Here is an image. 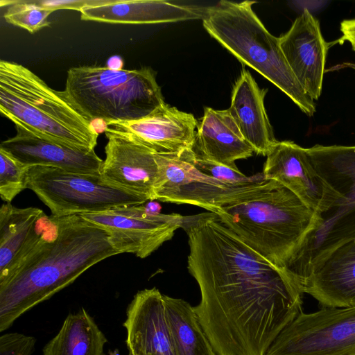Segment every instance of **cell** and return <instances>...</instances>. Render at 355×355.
I'll return each mask as SVG.
<instances>
[{"label": "cell", "mask_w": 355, "mask_h": 355, "mask_svg": "<svg viewBox=\"0 0 355 355\" xmlns=\"http://www.w3.org/2000/svg\"><path fill=\"white\" fill-rule=\"evenodd\" d=\"M187 268L201 294L193 306L217 355H266L302 311L303 291L284 268L206 212L187 216Z\"/></svg>", "instance_id": "cell-1"}, {"label": "cell", "mask_w": 355, "mask_h": 355, "mask_svg": "<svg viewBox=\"0 0 355 355\" xmlns=\"http://www.w3.org/2000/svg\"><path fill=\"white\" fill-rule=\"evenodd\" d=\"M118 254L107 232L80 215L56 217L43 212L19 252L0 272V332L94 265Z\"/></svg>", "instance_id": "cell-2"}, {"label": "cell", "mask_w": 355, "mask_h": 355, "mask_svg": "<svg viewBox=\"0 0 355 355\" xmlns=\"http://www.w3.org/2000/svg\"><path fill=\"white\" fill-rule=\"evenodd\" d=\"M210 212L251 248L282 268L315 220L314 210L274 180H267Z\"/></svg>", "instance_id": "cell-3"}, {"label": "cell", "mask_w": 355, "mask_h": 355, "mask_svg": "<svg viewBox=\"0 0 355 355\" xmlns=\"http://www.w3.org/2000/svg\"><path fill=\"white\" fill-rule=\"evenodd\" d=\"M306 151L324 194L313 228L285 264L300 286L326 255L355 239V146L315 144Z\"/></svg>", "instance_id": "cell-4"}, {"label": "cell", "mask_w": 355, "mask_h": 355, "mask_svg": "<svg viewBox=\"0 0 355 355\" xmlns=\"http://www.w3.org/2000/svg\"><path fill=\"white\" fill-rule=\"evenodd\" d=\"M0 111L15 125L74 148L94 150L98 133L65 98L29 69L0 62Z\"/></svg>", "instance_id": "cell-5"}, {"label": "cell", "mask_w": 355, "mask_h": 355, "mask_svg": "<svg viewBox=\"0 0 355 355\" xmlns=\"http://www.w3.org/2000/svg\"><path fill=\"white\" fill-rule=\"evenodd\" d=\"M256 1L223 0L207 7L202 18L207 33L241 62L254 69L285 93L306 115L316 112L282 51L279 37L268 31L252 9Z\"/></svg>", "instance_id": "cell-6"}, {"label": "cell", "mask_w": 355, "mask_h": 355, "mask_svg": "<svg viewBox=\"0 0 355 355\" xmlns=\"http://www.w3.org/2000/svg\"><path fill=\"white\" fill-rule=\"evenodd\" d=\"M62 93L89 122L102 120L107 125L142 119L165 103L155 73L149 67H71Z\"/></svg>", "instance_id": "cell-7"}, {"label": "cell", "mask_w": 355, "mask_h": 355, "mask_svg": "<svg viewBox=\"0 0 355 355\" xmlns=\"http://www.w3.org/2000/svg\"><path fill=\"white\" fill-rule=\"evenodd\" d=\"M26 187L56 217L99 213L147 202L107 183L100 174L72 173L46 166L28 168Z\"/></svg>", "instance_id": "cell-8"}, {"label": "cell", "mask_w": 355, "mask_h": 355, "mask_svg": "<svg viewBox=\"0 0 355 355\" xmlns=\"http://www.w3.org/2000/svg\"><path fill=\"white\" fill-rule=\"evenodd\" d=\"M355 354V306L302 311L277 336L266 355Z\"/></svg>", "instance_id": "cell-9"}, {"label": "cell", "mask_w": 355, "mask_h": 355, "mask_svg": "<svg viewBox=\"0 0 355 355\" xmlns=\"http://www.w3.org/2000/svg\"><path fill=\"white\" fill-rule=\"evenodd\" d=\"M193 148L177 154H155L158 172L153 200L192 205L211 211L261 184L235 187L207 175L193 165Z\"/></svg>", "instance_id": "cell-10"}, {"label": "cell", "mask_w": 355, "mask_h": 355, "mask_svg": "<svg viewBox=\"0 0 355 355\" xmlns=\"http://www.w3.org/2000/svg\"><path fill=\"white\" fill-rule=\"evenodd\" d=\"M80 216L104 230L119 254L133 253L141 259L171 239L184 220L178 214L152 213L144 204Z\"/></svg>", "instance_id": "cell-11"}, {"label": "cell", "mask_w": 355, "mask_h": 355, "mask_svg": "<svg viewBox=\"0 0 355 355\" xmlns=\"http://www.w3.org/2000/svg\"><path fill=\"white\" fill-rule=\"evenodd\" d=\"M101 175L107 183L153 200V188L158 172L155 153L129 136L107 126Z\"/></svg>", "instance_id": "cell-12"}, {"label": "cell", "mask_w": 355, "mask_h": 355, "mask_svg": "<svg viewBox=\"0 0 355 355\" xmlns=\"http://www.w3.org/2000/svg\"><path fill=\"white\" fill-rule=\"evenodd\" d=\"M279 40L297 80L313 101L318 100L321 94L328 49L318 20L305 8Z\"/></svg>", "instance_id": "cell-13"}, {"label": "cell", "mask_w": 355, "mask_h": 355, "mask_svg": "<svg viewBox=\"0 0 355 355\" xmlns=\"http://www.w3.org/2000/svg\"><path fill=\"white\" fill-rule=\"evenodd\" d=\"M107 126L150 149L155 154H177L193 149L198 122L192 114L166 103L137 121L113 122Z\"/></svg>", "instance_id": "cell-14"}, {"label": "cell", "mask_w": 355, "mask_h": 355, "mask_svg": "<svg viewBox=\"0 0 355 355\" xmlns=\"http://www.w3.org/2000/svg\"><path fill=\"white\" fill-rule=\"evenodd\" d=\"M129 355H175L164 295L156 288L138 291L129 304L126 319Z\"/></svg>", "instance_id": "cell-15"}, {"label": "cell", "mask_w": 355, "mask_h": 355, "mask_svg": "<svg viewBox=\"0 0 355 355\" xmlns=\"http://www.w3.org/2000/svg\"><path fill=\"white\" fill-rule=\"evenodd\" d=\"M17 134L1 142L0 148L26 166H46L66 171L101 174L103 161L94 150L85 151L37 136L15 125Z\"/></svg>", "instance_id": "cell-16"}, {"label": "cell", "mask_w": 355, "mask_h": 355, "mask_svg": "<svg viewBox=\"0 0 355 355\" xmlns=\"http://www.w3.org/2000/svg\"><path fill=\"white\" fill-rule=\"evenodd\" d=\"M301 286L322 306H355V239L320 260Z\"/></svg>", "instance_id": "cell-17"}, {"label": "cell", "mask_w": 355, "mask_h": 355, "mask_svg": "<svg viewBox=\"0 0 355 355\" xmlns=\"http://www.w3.org/2000/svg\"><path fill=\"white\" fill-rule=\"evenodd\" d=\"M263 174L265 180L282 184L316 212L324 190L306 148L291 141H277L266 155Z\"/></svg>", "instance_id": "cell-18"}, {"label": "cell", "mask_w": 355, "mask_h": 355, "mask_svg": "<svg viewBox=\"0 0 355 355\" xmlns=\"http://www.w3.org/2000/svg\"><path fill=\"white\" fill-rule=\"evenodd\" d=\"M206 8L160 0H105L97 5L86 6L80 19L108 24H151L199 19Z\"/></svg>", "instance_id": "cell-19"}, {"label": "cell", "mask_w": 355, "mask_h": 355, "mask_svg": "<svg viewBox=\"0 0 355 355\" xmlns=\"http://www.w3.org/2000/svg\"><path fill=\"white\" fill-rule=\"evenodd\" d=\"M266 92L267 89H260L250 73L243 69L233 88L228 109L254 153L266 156L277 141L264 107Z\"/></svg>", "instance_id": "cell-20"}, {"label": "cell", "mask_w": 355, "mask_h": 355, "mask_svg": "<svg viewBox=\"0 0 355 355\" xmlns=\"http://www.w3.org/2000/svg\"><path fill=\"white\" fill-rule=\"evenodd\" d=\"M194 150L204 159L238 168L235 162L254 153L245 140L229 110L205 107L198 124Z\"/></svg>", "instance_id": "cell-21"}, {"label": "cell", "mask_w": 355, "mask_h": 355, "mask_svg": "<svg viewBox=\"0 0 355 355\" xmlns=\"http://www.w3.org/2000/svg\"><path fill=\"white\" fill-rule=\"evenodd\" d=\"M107 340L84 309L65 318L60 331L43 348V355H103Z\"/></svg>", "instance_id": "cell-22"}, {"label": "cell", "mask_w": 355, "mask_h": 355, "mask_svg": "<svg viewBox=\"0 0 355 355\" xmlns=\"http://www.w3.org/2000/svg\"><path fill=\"white\" fill-rule=\"evenodd\" d=\"M164 301L175 355H217L193 307L182 299L165 295Z\"/></svg>", "instance_id": "cell-23"}, {"label": "cell", "mask_w": 355, "mask_h": 355, "mask_svg": "<svg viewBox=\"0 0 355 355\" xmlns=\"http://www.w3.org/2000/svg\"><path fill=\"white\" fill-rule=\"evenodd\" d=\"M44 211L36 207L17 208L10 203L0 209V272L12 261Z\"/></svg>", "instance_id": "cell-24"}, {"label": "cell", "mask_w": 355, "mask_h": 355, "mask_svg": "<svg viewBox=\"0 0 355 355\" xmlns=\"http://www.w3.org/2000/svg\"><path fill=\"white\" fill-rule=\"evenodd\" d=\"M52 12L37 5L35 1H13L3 17L8 23L34 33L51 25L48 17Z\"/></svg>", "instance_id": "cell-25"}, {"label": "cell", "mask_w": 355, "mask_h": 355, "mask_svg": "<svg viewBox=\"0 0 355 355\" xmlns=\"http://www.w3.org/2000/svg\"><path fill=\"white\" fill-rule=\"evenodd\" d=\"M28 168L0 148V196L3 201L10 203L20 192L27 189Z\"/></svg>", "instance_id": "cell-26"}, {"label": "cell", "mask_w": 355, "mask_h": 355, "mask_svg": "<svg viewBox=\"0 0 355 355\" xmlns=\"http://www.w3.org/2000/svg\"><path fill=\"white\" fill-rule=\"evenodd\" d=\"M193 165L202 173L225 184L235 187H248L260 184L267 181L263 173L252 176L242 173L239 168H233L198 155L194 150L191 156Z\"/></svg>", "instance_id": "cell-27"}, {"label": "cell", "mask_w": 355, "mask_h": 355, "mask_svg": "<svg viewBox=\"0 0 355 355\" xmlns=\"http://www.w3.org/2000/svg\"><path fill=\"white\" fill-rule=\"evenodd\" d=\"M36 340L23 334L6 333L0 337V355H32Z\"/></svg>", "instance_id": "cell-28"}, {"label": "cell", "mask_w": 355, "mask_h": 355, "mask_svg": "<svg viewBox=\"0 0 355 355\" xmlns=\"http://www.w3.org/2000/svg\"><path fill=\"white\" fill-rule=\"evenodd\" d=\"M105 0H78V1H35V2L43 8L55 11L60 9H70L77 11L86 6H92L102 3Z\"/></svg>", "instance_id": "cell-29"}, {"label": "cell", "mask_w": 355, "mask_h": 355, "mask_svg": "<svg viewBox=\"0 0 355 355\" xmlns=\"http://www.w3.org/2000/svg\"><path fill=\"white\" fill-rule=\"evenodd\" d=\"M340 30L342 33L340 43L349 42L353 51H355V19L343 20L340 23Z\"/></svg>", "instance_id": "cell-30"}, {"label": "cell", "mask_w": 355, "mask_h": 355, "mask_svg": "<svg viewBox=\"0 0 355 355\" xmlns=\"http://www.w3.org/2000/svg\"><path fill=\"white\" fill-rule=\"evenodd\" d=\"M123 62L119 55L110 57L107 62V67L114 70L123 69Z\"/></svg>", "instance_id": "cell-31"}, {"label": "cell", "mask_w": 355, "mask_h": 355, "mask_svg": "<svg viewBox=\"0 0 355 355\" xmlns=\"http://www.w3.org/2000/svg\"><path fill=\"white\" fill-rule=\"evenodd\" d=\"M107 355H120V354L119 352V350L116 349L112 352H109V354Z\"/></svg>", "instance_id": "cell-32"}, {"label": "cell", "mask_w": 355, "mask_h": 355, "mask_svg": "<svg viewBox=\"0 0 355 355\" xmlns=\"http://www.w3.org/2000/svg\"><path fill=\"white\" fill-rule=\"evenodd\" d=\"M352 355H355V354H352Z\"/></svg>", "instance_id": "cell-33"}]
</instances>
